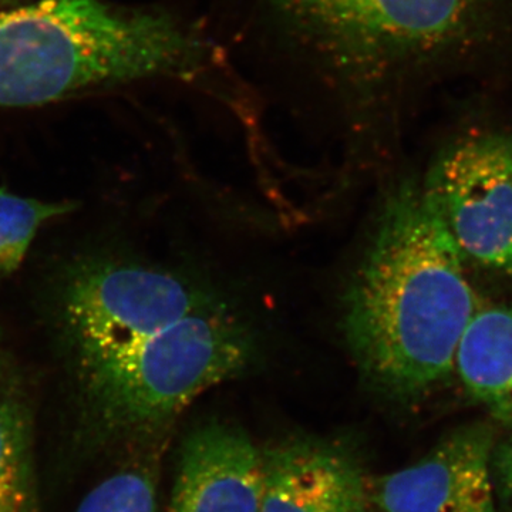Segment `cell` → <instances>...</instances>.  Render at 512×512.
I'll use <instances>...</instances> for the list:
<instances>
[{
  "label": "cell",
  "mask_w": 512,
  "mask_h": 512,
  "mask_svg": "<svg viewBox=\"0 0 512 512\" xmlns=\"http://www.w3.org/2000/svg\"><path fill=\"white\" fill-rule=\"evenodd\" d=\"M457 245L404 185L389 195L342 301V333L367 386L419 402L456 372L458 346L480 302Z\"/></svg>",
  "instance_id": "1"
},
{
  "label": "cell",
  "mask_w": 512,
  "mask_h": 512,
  "mask_svg": "<svg viewBox=\"0 0 512 512\" xmlns=\"http://www.w3.org/2000/svg\"><path fill=\"white\" fill-rule=\"evenodd\" d=\"M211 47L170 13L103 0H39L0 10V107L47 104L94 87L190 79Z\"/></svg>",
  "instance_id": "2"
},
{
  "label": "cell",
  "mask_w": 512,
  "mask_h": 512,
  "mask_svg": "<svg viewBox=\"0 0 512 512\" xmlns=\"http://www.w3.org/2000/svg\"><path fill=\"white\" fill-rule=\"evenodd\" d=\"M251 330L215 301L113 356L67 373L74 433L92 450L130 451L167 443L197 397L248 372Z\"/></svg>",
  "instance_id": "3"
},
{
  "label": "cell",
  "mask_w": 512,
  "mask_h": 512,
  "mask_svg": "<svg viewBox=\"0 0 512 512\" xmlns=\"http://www.w3.org/2000/svg\"><path fill=\"white\" fill-rule=\"evenodd\" d=\"M239 2V0H238ZM474 0H241L256 29L353 113L404 60L444 45Z\"/></svg>",
  "instance_id": "4"
},
{
  "label": "cell",
  "mask_w": 512,
  "mask_h": 512,
  "mask_svg": "<svg viewBox=\"0 0 512 512\" xmlns=\"http://www.w3.org/2000/svg\"><path fill=\"white\" fill-rule=\"evenodd\" d=\"M56 285L53 332L66 373L101 362L215 302L183 276L114 256L76 259Z\"/></svg>",
  "instance_id": "5"
},
{
  "label": "cell",
  "mask_w": 512,
  "mask_h": 512,
  "mask_svg": "<svg viewBox=\"0 0 512 512\" xmlns=\"http://www.w3.org/2000/svg\"><path fill=\"white\" fill-rule=\"evenodd\" d=\"M464 259L512 272V138L478 134L447 148L421 187Z\"/></svg>",
  "instance_id": "6"
},
{
  "label": "cell",
  "mask_w": 512,
  "mask_h": 512,
  "mask_svg": "<svg viewBox=\"0 0 512 512\" xmlns=\"http://www.w3.org/2000/svg\"><path fill=\"white\" fill-rule=\"evenodd\" d=\"M495 440L491 424L457 427L412 466L369 478L370 504L382 512H500L490 470Z\"/></svg>",
  "instance_id": "7"
},
{
  "label": "cell",
  "mask_w": 512,
  "mask_h": 512,
  "mask_svg": "<svg viewBox=\"0 0 512 512\" xmlns=\"http://www.w3.org/2000/svg\"><path fill=\"white\" fill-rule=\"evenodd\" d=\"M261 456V512H370L369 478L348 444L292 437Z\"/></svg>",
  "instance_id": "8"
},
{
  "label": "cell",
  "mask_w": 512,
  "mask_h": 512,
  "mask_svg": "<svg viewBox=\"0 0 512 512\" xmlns=\"http://www.w3.org/2000/svg\"><path fill=\"white\" fill-rule=\"evenodd\" d=\"M262 456L228 423L204 424L185 437L167 512H261Z\"/></svg>",
  "instance_id": "9"
},
{
  "label": "cell",
  "mask_w": 512,
  "mask_h": 512,
  "mask_svg": "<svg viewBox=\"0 0 512 512\" xmlns=\"http://www.w3.org/2000/svg\"><path fill=\"white\" fill-rule=\"evenodd\" d=\"M456 372L468 394L512 429V306L477 312L458 346Z\"/></svg>",
  "instance_id": "10"
},
{
  "label": "cell",
  "mask_w": 512,
  "mask_h": 512,
  "mask_svg": "<svg viewBox=\"0 0 512 512\" xmlns=\"http://www.w3.org/2000/svg\"><path fill=\"white\" fill-rule=\"evenodd\" d=\"M0 512H42L35 461V417L22 387L0 386Z\"/></svg>",
  "instance_id": "11"
},
{
  "label": "cell",
  "mask_w": 512,
  "mask_h": 512,
  "mask_svg": "<svg viewBox=\"0 0 512 512\" xmlns=\"http://www.w3.org/2000/svg\"><path fill=\"white\" fill-rule=\"evenodd\" d=\"M165 443L127 451L113 473L94 485L76 512H157V484Z\"/></svg>",
  "instance_id": "12"
},
{
  "label": "cell",
  "mask_w": 512,
  "mask_h": 512,
  "mask_svg": "<svg viewBox=\"0 0 512 512\" xmlns=\"http://www.w3.org/2000/svg\"><path fill=\"white\" fill-rule=\"evenodd\" d=\"M73 201H42L0 188V276L13 274L46 222L76 210Z\"/></svg>",
  "instance_id": "13"
},
{
  "label": "cell",
  "mask_w": 512,
  "mask_h": 512,
  "mask_svg": "<svg viewBox=\"0 0 512 512\" xmlns=\"http://www.w3.org/2000/svg\"><path fill=\"white\" fill-rule=\"evenodd\" d=\"M490 470L497 503L504 510L512 511V431L503 440H495Z\"/></svg>",
  "instance_id": "14"
},
{
  "label": "cell",
  "mask_w": 512,
  "mask_h": 512,
  "mask_svg": "<svg viewBox=\"0 0 512 512\" xmlns=\"http://www.w3.org/2000/svg\"><path fill=\"white\" fill-rule=\"evenodd\" d=\"M5 365H3V349L2 342H0V386H2L3 380H5Z\"/></svg>",
  "instance_id": "15"
},
{
  "label": "cell",
  "mask_w": 512,
  "mask_h": 512,
  "mask_svg": "<svg viewBox=\"0 0 512 512\" xmlns=\"http://www.w3.org/2000/svg\"><path fill=\"white\" fill-rule=\"evenodd\" d=\"M18 0H0V9L9 8V6L15 5Z\"/></svg>",
  "instance_id": "16"
}]
</instances>
